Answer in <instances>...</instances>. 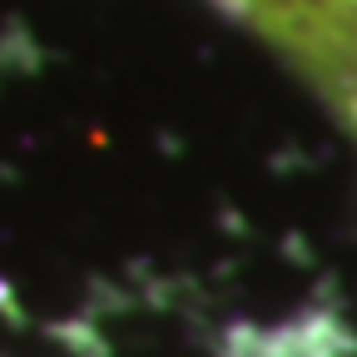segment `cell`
<instances>
[{
	"label": "cell",
	"instance_id": "obj_1",
	"mask_svg": "<svg viewBox=\"0 0 357 357\" xmlns=\"http://www.w3.org/2000/svg\"><path fill=\"white\" fill-rule=\"evenodd\" d=\"M258 30L357 129V0H213Z\"/></svg>",
	"mask_w": 357,
	"mask_h": 357
}]
</instances>
